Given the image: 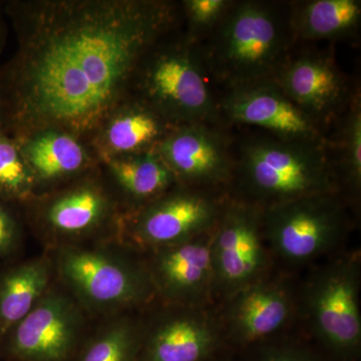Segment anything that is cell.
<instances>
[{
    "label": "cell",
    "mask_w": 361,
    "mask_h": 361,
    "mask_svg": "<svg viewBox=\"0 0 361 361\" xmlns=\"http://www.w3.org/2000/svg\"><path fill=\"white\" fill-rule=\"evenodd\" d=\"M229 199L222 190L175 185L155 201L123 218L120 241L144 252L211 232Z\"/></svg>",
    "instance_id": "cell-9"
},
{
    "label": "cell",
    "mask_w": 361,
    "mask_h": 361,
    "mask_svg": "<svg viewBox=\"0 0 361 361\" xmlns=\"http://www.w3.org/2000/svg\"><path fill=\"white\" fill-rule=\"evenodd\" d=\"M156 152L179 184L227 192L233 172L232 129L225 123L178 126Z\"/></svg>",
    "instance_id": "cell-13"
},
{
    "label": "cell",
    "mask_w": 361,
    "mask_h": 361,
    "mask_svg": "<svg viewBox=\"0 0 361 361\" xmlns=\"http://www.w3.org/2000/svg\"><path fill=\"white\" fill-rule=\"evenodd\" d=\"M272 80L329 133L358 90L351 87L331 51L310 49L301 51L296 47Z\"/></svg>",
    "instance_id": "cell-14"
},
{
    "label": "cell",
    "mask_w": 361,
    "mask_h": 361,
    "mask_svg": "<svg viewBox=\"0 0 361 361\" xmlns=\"http://www.w3.org/2000/svg\"><path fill=\"white\" fill-rule=\"evenodd\" d=\"M213 231L145 252L157 297L164 303L209 306L216 302L211 257Z\"/></svg>",
    "instance_id": "cell-17"
},
{
    "label": "cell",
    "mask_w": 361,
    "mask_h": 361,
    "mask_svg": "<svg viewBox=\"0 0 361 361\" xmlns=\"http://www.w3.org/2000/svg\"><path fill=\"white\" fill-rule=\"evenodd\" d=\"M54 275L49 256L28 259L0 270V342L49 290Z\"/></svg>",
    "instance_id": "cell-21"
},
{
    "label": "cell",
    "mask_w": 361,
    "mask_h": 361,
    "mask_svg": "<svg viewBox=\"0 0 361 361\" xmlns=\"http://www.w3.org/2000/svg\"><path fill=\"white\" fill-rule=\"evenodd\" d=\"M101 169L123 216L137 212L178 184L156 149L106 159Z\"/></svg>",
    "instance_id": "cell-20"
},
{
    "label": "cell",
    "mask_w": 361,
    "mask_h": 361,
    "mask_svg": "<svg viewBox=\"0 0 361 361\" xmlns=\"http://www.w3.org/2000/svg\"><path fill=\"white\" fill-rule=\"evenodd\" d=\"M327 141L341 194L351 207L360 203L361 192V96L358 90L348 110L334 123Z\"/></svg>",
    "instance_id": "cell-23"
},
{
    "label": "cell",
    "mask_w": 361,
    "mask_h": 361,
    "mask_svg": "<svg viewBox=\"0 0 361 361\" xmlns=\"http://www.w3.org/2000/svg\"><path fill=\"white\" fill-rule=\"evenodd\" d=\"M174 128L148 104L130 96L104 118L90 144L102 161L153 151Z\"/></svg>",
    "instance_id": "cell-19"
},
{
    "label": "cell",
    "mask_w": 361,
    "mask_h": 361,
    "mask_svg": "<svg viewBox=\"0 0 361 361\" xmlns=\"http://www.w3.org/2000/svg\"><path fill=\"white\" fill-rule=\"evenodd\" d=\"M251 361H326L308 344L291 339H270L254 346Z\"/></svg>",
    "instance_id": "cell-27"
},
{
    "label": "cell",
    "mask_w": 361,
    "mask_h": 361,
    "mask_svg": "<svg viewBox=\"0 0 361 361\" xmlns=\"http://www.w3.org/2000/svg\"><path fill=\"white\" fill-rule=\"evenodd\" d=\"M130 96L148 104L175 127L224 123L200 47L187 37L183 25L147 51L135 71Z\"/></svg>",
    "instance_id": "cell-4"
},
{
    "label": "cell",
    "mask_w": 361,
    "mask_h": 361,
    "mask_svg": "<svg viewBox=\"0 0 361 361\" xmlns=\"http://www.w3.org/2000/svg\"><path fill=\"white\" fill-rule=\"evenodd\" d=\"M85 314L65 289L52 285L0 348L16 361H66L82 336Z\"/></svg>",
    "instance_id": "cell-12"
},
{
    "label": "cell",
    "mask_w": 361,
    "mask_h": 361,
    "mask_svg": "<svg viewBox=\"0 0 361 361\" xmlns=\"http://www.w3.org/2000/svg\"><path fill=\"white\" fill-rule=\"evenodd\" d=\"M142 322L118 314L85 346L80 361H139Z\"/></svg>",
    "instance_id": "cell-24"
},
{
    "label": "cell",
    "mask_w": 361,
    "mask_h": 361,
    "mask_svg": "<svg viewBox=\"0 0 361 361\" xmlns=\"http://www.w3.org/2000/svg\"><path fill=\"white\" fill-rule=\"evenodd\" d=\"M35 183L37 195L49 193L99 167L90 142L59 129H42L14 137Z\"/></svg>",
    "instance_id": "cell-18"
},
{
    "label": "cell",
    "mask_w": 361,
    "mask_h": 361,
    "mask_svg": "<svg viewBox=\"0 0 361 361\" xmlns=\"http://www.w3.org/2000/svg\"><path fill=\"white\" fill-rule=\"evenodd\" d=\"M226 343L254 348L275 338L297 314V293L285 277L261 278L223 302Z\"/></svg>",
    "instance_id": "cell-16"
},
{
    "label": "cell",
    "mask_w": 361,
    "mask_h": 361,
    "mask_svg": "<svg viewBox=\"0 0 361 361\" xmlns=\"http://www.w3.org/2000/svg\"><path fill=\"white\" fill-rule=\"evenodd\" d=\"M353 209L341 193L313 195L263 210L273 260L302 267L336 251L350 229Z\"/></svg>",
    "instance_id": "cell-8"
},
{
    "label": "cell",
    "mask_w": 361,
    "mask_h": 361,
    "mask_svg": "<svg viewBox=\"0 0 361 361\" xmlns=\"http://www.w3.org/2000/svg\"><path fill=\"white\" fill-rule=\"evenodd\" d=\"M214 295L220 302L269 275L273 259L264 234L263 210L228 199L211 242Z\"/></svg>",
    "instance_id": "cell-10"
},
{
    "label": "cell",
    "mask_w": 361,
    "mask_h": 361,
    "mask_svg": "<svg viewBox=\"0 0 361 361\" xmlns=\"http://www.w3.org/2000/svg\"><path fill=\"white\" fill-rule=\"evenodd\" d=\"M111 240L56 247L51 258L63 288L85 313L118 315L148 305L157 294L145 258Z\"/></svg>",
    "instance_id": "cell-5"
},
{
    "label": "cell",
    "mask_w": 361,
    "mask_h": 361,
    "mask_svg": "<svg viewBox=\"0 0 361 361\" xmlns=\"http://www.w3.org/2000/svg\"><path fill=\"white\" fill-rule=\"evenodd\" d=\"M291 1L232 0L222 20L199 42L207 73L220 92L271 80L297 47Z\"/></svg>",
    "instance_id": "cell-3"
},
{
    "label": "cell",
    "mask_w": 361,
    "mask_h": 361,
    "mask_svg": "<svg viewBox=\"0 0 361 361\" xmlns=\"http://www.w3.org/2000/svg\"><path fill=\"white\" fill-rule=\"evenodd\" d=\"M220 92V116L228 127L260 130L284 140L326 141L329 137V130L301 111L272 80Z\"/></svg>",
    "instance_id": "cell-15"
},
{
    "label": "cell",
    "mask_w": 361,
    "mask_h": 361,
    "mask_svg": "<svg viewBox=\"0 0 361 361\" xmlns=\"http://www.w3.org/2000/svg\"><path fill=\"white\" fill-rule=\"evenodd\" d=\"M20 209L26 224L51 245L120 241L123 213L101 164L70 184L33 197Z\"/></svg>",
    "instance_id": "cell-7"
},
{
    "label": "cell",
    "mask_w": 361,
    "mask_h": 361,
    "mask_svg": "<svg viewBox=\"0 0 361 361\" xmlns=\"http://www.w3.org/2000/svg\"><path fill=\"white\" fill-rule=\"evenodd\" d=\"M35 195V179L18 141L0 129V200L21 208Z\"/></svg>",
    "instance_id": "cell-25"
},
{
    "label": "cell",
    "mask_w": 361,
    "mask_h": 361,
    "mask_svg": "<svg viewBox=\"0 0 361 361\" xmlns=\"http://www.w3.org/2000/svg\"><path fill=\"white\" fill-rule=\"evenodd\" d=\"M360 21V0L291 1V28L298 45L351 37Z\"/></svg>",
    "instance_id": "cell-22"
},
{
    "label": "cell",
    "mask_w": 361,
    "mask_h": 361,
    "mask_svg": "<svg viewBox=\"0 0 361 361\" xmlns=\"http://www.w3.org/2000/svg\"><path fill=\"white\" fill-rule=\"evenodd\" d=\"M360 252H346L316 266L297 293V313L331 360H360Z\"/></svg>",
    "instance_id": "cell-6"
},
{
    "label": "cell",
    "mask_w": 361,
    "mask_h": 361,
    "mask_svg": "<svg viewBox=\"0 0 361 361\" xmlns=\"http://www.w3.org/2000/svg\"><path fill=\"white\" fill-rule=\"evenodd\" d=\"M6 14L4 11V1H0V54L6 47L7 27L6 23Z\"/></svg>",
    "instance_id": "cell-29"
},
{
    "label": "cell",
    "mask_w": 361,
    "mask_h": 361,
    "mask_svg": "<svg viewBox=\"0 0 361 361\" xmlns=\"http://www.w3.org/2000/svg\"><path fill=\"white\" fill-rule=\"evenodd\" d=\"M16 51L0 66V129H59L90 142L130 97L137 66L183 25L172 0H8Z\"/></svg>",
    "instance_id": "cell-1"
},
{
    "label": "cell",
    "mask_w": 361,
    "mask_h": 361,
    "mask_svg": "<svg viewBox=\"0 0 361 361\" xmlns=\"http://www.w3.org/2000/svg\"><path fill=\"white\" fill-rule=\"evenodd\" d=\"M232 0H182L183 30L190 39L200 42L217 26Z\"/></svg>",
    "instance_id": "cell-26"
},
{
    "label": "cell",
    "mask_w": 361,
    "mask_h": 361,
    "mask_svg": "<svg viewBox=\"0 0 361 361\" xmlns=\"http://www.w3.org/2000/svg\"><path fill=\"white\" fill-rule=\"evenodd\" d=\"M230 198L266 210L313 195L341 193L329 141L284 140L231 128Z\"/></svg>",
    "instance_id": "cell-2"
},
{
    "label": "cell",
    "mask_w": 361,
    "mask_h": 361,
    "mask_svg": "<svg viewBox=\"0 0 361 361\" xmlns=\"http://www.w3.org/2000/svg\"><path fill=\"white\" fill-rule=\"evenodd\" d=\"M142 322L139 361H208L226 343L220 311L213 305L164 303Z\"/></svg>",
    "instance_id": "cell-11"
},
{
    "label": "cell",
    "mask_w": 361,
    "mask_h": 361,
    "mask_svg": "<svg viewBox=\"0 0 361 361\" xmlns=\"http://www.w3.org/2000/svg\"><path fill=\"white\" fill-rule=\"evenodd\" d=\"M16 208L0 200V262L11 257L23 243L25 222Z\"/></svg>",
    "instance_id": "cell-28"
}]
</instances>
